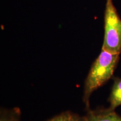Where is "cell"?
Segmentation results:
<instances>
[{"mask_svg": "<svg viewBox=\"0 0 121 121\" xmlns=\"http://www.w3.org/2000/svg\"><path fill=\"white\" fill-rule=\"evenodd\" d=\"M46 121H86L85 116H80L76 113L67 110L63 112Z\"/></svg>", "mask_w": 121, "mask_h": 121, "instance_id": "5b68a950", "label": "cell"}, {"mask_svg": "<svg viewBox=\"0 0 121 121\" xmlns=\"http://www.w3.org/2000/svg\"><path fill=\"white\" fill-rule=\"evenodd\" d=\"M108 101L110 103L109 109L114 110L121 105V78H116L114 79L112 89Z\"/></svg>", "mask_w": 121, "mask_h": 121, "instance_id": "277c9868", "label": "cell"}, {"mask_svg": "<svg viewBox=\"0 0 121 121\" xmlns=\"http://www.w3.org/2000/svg\"><path fill=\"white\" fill-rule=\"evenodd\" d=\"M119 54H112L102 49L94 62L85 81L83 102L86 109L90 108L89 99L92 93L112 77L119 60Z\"/></svg>", "mask_w": 121, "mask_h": 121, "instance_id": "6da1fadb", "label": "cell"}, {"mask_svg": "<svg viewBox=\"0 0 121 121\" xmlns=\"http://www.w3.org/2000/svg\"><path fill=\"white\" fill-rule=\"evenodd\" d=\"M102 49L112 54H120L121 52V19L112 0L106 1Z\"/></svg>", "mask_w": 121, "mask_h": 121, "instance_id": "7a4b0ae2", "label": "cell"}, {"mask_svg": "<svg viewBox=\"0 0 121 121\" xmlns=\"http://www.w3.org/2000/svg\"><path fill=\"white\" fill-rule=\"evenodd\" d=\"M85 116L86 121H121V117L110 109H98L86 110Z\"/></svg>", "mask_w": 121, "mask_h": 121, "instance_id": "3957f363", "label": "cell"}, {"mask_svg": "<svg viewBox=\"0 0 121 121\" xmlns=\"http://www.w3.org/2000/svg\"><path fill=\"white\" fill-rule=\"evenodd\" d=\"M21 110L19 108L11 109H1L0 121H20Z\"/></svg>", "mask_w": 121, "mask_h": 121, "instance_id": "8992f818", "label": "cell"}]
</instances>
